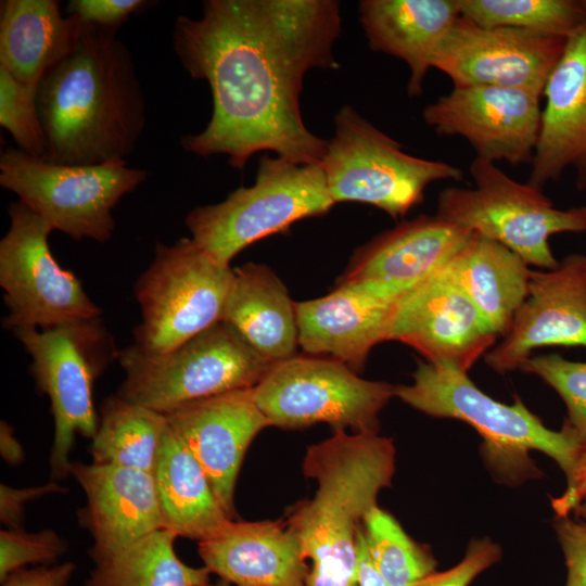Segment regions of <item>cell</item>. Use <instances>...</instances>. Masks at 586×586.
Segmentation results:
<instances>
[{
    "label": "cell",
    "mask_w": 586,
    "mask_h": 586,
    "mask_svg": "<svg viewBox=\"0 0 586 586\" xmlns=\"http://www.w3.org/2000/svg\"><path fill=\"white\" fill-rule=\"evenodd\" d=\"M341 29L334 0H206L199 18L179 15L175 53L192 78L207 81L213 99L209 122L181 138L183 150L227 155L240 170L262 151L321 164L328 140L307 129L300 99L307 72L339 67Z\"/></svg>",
    "instance_id": "cell-1"
},
{
    "label": "cell",
    "mask_w": 586,
    "mask_h": 586,
    "mask_svg": "<svg viewBox=\"0 0 586 586\" xmlns=\"http://www.w3.org/2000/svg\"><path fill=\"white\" fill-rule=\"evenodd\" d=\"M37 106L49 162L126 163L145 126V99L116 30L88 26L41 79Z\"/></svg>",
    "instance_id": "cell-2"
},
{
    "label": "cell",
    "mask_w": 586,
    "mask_h": 586,
    "mask_svg": "<svg viewBox=\"0 0 586 586\" xmlns=\"http://www.w3.org/2000/svg\"><path fill=\"white\" fill-rule=\"evenodd\" d=\"M303 472L317 482L313 498L286 512L309 560L306 586L358 585V532L395 472V447L379 433L333 431L306 450Z\"/></svg>",
    "instance_id": "cell-3"
},
{
    "label": "cell",
    "mask_w": 586,
    "mask_h": 586,
    "mask_svg": "<svg viewBox=\"0 0 586 586\" xmlns=\"http://www.w3.org/2000/svg\"><path fill=\"white\" fill-rule=\"evenodd\" d=\"M411 384L395 386V396L429 416L453 418L472 425L484 438L485 455L500 473L530 474L528 453L552 458L566 476L576 472L582 444L566 428L553 431L532 413L521 399L512 405L495 400L479 390L466 372L419 361Z\"/></svg>",
    "instance_id": "cell-4"
},
{
    "label": "cell",
    "mask_w": 586,
    "mask_h": 586,
    "mask_svg": "<svg viewBox=\"0 0 586 586\" xmlns=\"http://www.w3.org/2000/svg\"><path fill=\"white\" fill-rule=\"evenodd\" d=\"M125 378L117 396L167 415L194 400L252 388L272 364L220 321L164 354H145L133 344L119 351Z\"/></svg>",
    "instance_id": "cell-5"
},
{
    "label": "cell",
    "mask_w": 586,
    "mask_h": 586,
    "mask_svg": "<svg viewBox=\"0 0 586 586\" xmlns=\"http://www.w3.org/2000/svg\"><path fill=\"white\" fill-rule=\"evenodd\" d=\"M334 204L321 164L264 155L251 187L238 188L220 203L195 207L184 222L200 247L230 265L250 244L300 219L323 215Z\"/></svg>",
    "instance_id": "cell-6"
},
{
    "label": "cell",
    "mask_w": 586,
    "mask_h": 586,
    "mask_svg": "<svg viewBox=\"0 0 586 586\" xmlns=\"http://www.w3.org/2000/svg\"><path fill=\"white\" fill-rule=\"evenodd\" d=\"M321 166L334 203L369 204L395 219L422 202L430 183L463 178L457 166L404 152L349 105L334 116V136Z\"/></svg>",
    "instance_id": "cell-7"
},
{
    "label": "cell",
    "mask_w": 586,
    "mask_h": 586,
    "mask_svg": "<svg viewBox=\"0 0 586 586\" xmlns=\"http://www.w3.org/2000/svg\"><path fill=\"white\" fill-rule=\"evenodd\" d=\"M474 188L450 187L438 195L436 215L494 240L530 266L553 269L549 238L586 232V206L556 208L543 191L520 183L493 162L475 157L470 165Z\"/></svg>",
    "instance_id": "cell-8"
},
{
    "label": "cell",
    "mask_w": 586,
    "mask_h": 586,
    "mask_svg": "<svg viewBox=\"0 0 586 586\" xmlns=\"http://www.w3.org/2000/svg\"><path fill=\"white\" fill-rule=\"evenodd\" d=\"M233 280L230 265L192 239L157 243L151 266L135 285L141 322L133 345L145 354H164L220 322Z\"/></svg>",
    "instance_id": "cell-9"
},
{
    "label": "cell",
    "mask_w": 586,
    "mask_h": 586,
    "mask_svg": "<svg viewBox=\"0 0 586 586\" xmlns=\"http://www.w3.org/2000/svg\"><path fill=\"white\" fill-rule=\"evenodd\" d=\"M13 332L31 357L39 390L50 399L54 420L51 477L64 480L71 475L69 453L76 435L93 438L97 433L93 384L119 351L100 318Z\"/></svg>",
    "instance_id": "cell-10"
},
{
    "label": "cell",
    "mask_w": 586,
    "mask_h": 586,
    "mask_svg": "<svg viewBox=\"0 0 586 586\" xmlns=\"http://www.w3.org/2000/svg\"><path fill=\"white\" fill-rule=\"evenodd\" d=\"M146 177L145 170L126 163L63 165L17 148L0 155V184L53 230L77 241H110L115 230L113 208Z\"/></svg>",
    "instance_id": "cell-11"
},
{
    "label": "cell",
    "mask_w": 586,
    "mask_h": 586,
    "mask_svg": "<svg viewBox=\"0 0 586 586\" xmlns=\"http://www.w3.org/2000/svg\"><path fill=\"white\" fill-rule=\"evenodd\" d=\"M395 386L362 379L330 358L294 356L271 366L253 387V397L280 429L327 423L333 431L379 433V413Z\"/></svg>",
    "instance_id": "cell-12"
},
{
    "label": "cell",
    "mask_w": 586,
    "mask_h": 586,
    "mask_svg": "<svg viewBox=\"0 0 586 586\" xmlns=\"http://www.w3.org/2000/svg\"><path fill=\"white\" fill-rule=\"evenodd\" d=\"M10 227L0 241V285L9 308L3 326L48 330L101 317L76 276L49 246L52 227L23 202L11 203Z\"/></svg>",
    "instance_id": "cell-13"
},
{
    "label": "cell",
    "mask_w": 586,
    "mask_h": 586,
    "mask_svg": "<svg viewBox=\"0 0 586 586\" xmlns=\"http://www.w3.org/2000/svg\"><path fill=\"white\" fill-rule=\"evenodd\" d=\"M540 97L523 89L461 86L422 112L440 136L466 139L476 157L532 164L542 125Z\"/></svg>",
    "instance_id": "cell-14"
},
{
    "label": "cell",
    "mask_w": 586,
    "mask_h": 586,
    "mask_svg": "<svg viewBox=\"0 0 586 586\" xmlns=\"http://www.w3.org/2000/svg\"><path fill=\"white\" fill-rule=\"evenodd\" d=\"M566 39L513 27H483L460 16L433 67L454 87L495 86L543 95Z\"/></svg>",
    "instance_id": "cell-15"
},
{
    "label": "cell",
    "mask_w": 586,
    "mask_h": 586,
    "mask_svg": "<svg viewBox=\"0 0 586 586\" xmlns=\"http://www.w3.org/2000/svg\"><path fill=\"white\" fill-rule=\"evenodd\" d=\"M497 337L444 266L400 300L388 335L425 361L466 373Z\"/></svg>",
    "instance_id": "cell-16"
},
{
    "label": "cell",
    "mask_w": 586,
    "mask_h": 586,
    "mask_svg": "<svg viewBox=\"0 0 586 586\" xmlns=\"http://www.w3.org/2000/svg\"><path fill=\"white\" fill-rule=\"evenodd\" d=\"M545 346H586V255L571 254L553 269L531 270L527 295L504 340L485 362L505 373Z\"/></svg>",
    "instance_id": "cell-17"
},
{
    "label": "cell",
    "mask_w": 586,
    "mask_h": 586,
    "mask_svg": "<svg viewBox=\"0 0 586 586\" xmlns=\"http://www.w3.org/2000/svg\"><path fill=\"white\" fill-rule=\"evenodd\" d=\"M168 426L203 468L213 493L233 520L234 487L245 453L269 421L257 407L253 387L186 404L166 415Z\"/></svg>",
    "instance_id": "cell-18"
},
{
    "label": "cell",
    "mask_w": 586,
    "mask_h": 586,
    "mask_svg": "<svg viewBox=\"0 0 586 586\" xmlns=\"http://www.w3.org/2000/svg\"><path fill=\"white\" fill-rule=\"evenodd\" d=\"M472 233L437 215L404 221L357 249L337 284L361 282L402 300L445 266Z\"/></svg>",
    "instance_id": "cell-19"
},
{
    "label": "cell",
    "mask_w": 586,
    "mask_h": 586,
    "mask_svg": "<svg viewBox=\"0 0 586 586\" xmlns=\"http://www.w3.org/2000/svg\"><path fill=\"white\" fill-rule=\"evenodd\" d=\"M69 473L87 497L78 519L93 539L94 563L164 528L153 473L93 462H72Z\"/></svg>",
    "instance_id": "cell-20"
},
{
    "label": "cell",
    "mask_w": 586,
    "mask_h": 586,
    "mask_svg": "<svg viewBox=\"0 0 586 586\" xmlns=\"http://www.w3.org/2000/svg\"><path fill=\"white\" fill-rule=\"evenodd\" d=\"M400 300L379 296L360 284H337L329 294L295 302L298 345L315 357L360 372L370 351L388 341Z\"/></svg>",
    "instance_id": "cell-21"
},
{
    "label": "cell",
    "mask_w": 586,
    "mask_h": 586,
    "mask_svg": "<svg viewBox=\"0 0 586 586\" xmlns=\"http://www.w3.org/2000/svg\"><path fill=\"white\" fill-rule=\"evenodd\" d=\"M543 95L542 125L527 183L543 189L568 168L586 189V21L565 42Z\"/></svg>",
    "instance_id": "cell-22"
},
{
    "label": "cell",
    "mask_w": 586,
    "mask_h": 586,
    "mask_svg": "<svg viewBox=\"0 0 586 586\" xmlns=\"http://www.w3.org/2000/svg\"><path fill=\"white\" fill-rule=\"evenodd\" d=\"M204 566L234 586H306L309 565L282 520H228L198 542Z\"/></svg>",
    "instance_id": "cell-23"
},
{
    "label": "cell",
    "mask_w": 586,
    "mask_h": 586,
    "mask_svg": "<svg viewBox=\"0 0 586 586\" xmlns=\"http://www.w3.org/2000/svg\"><path fill=\"white\" fill-rule=\"evenodd\" d=\"M359 21L369 48L404 61L409 97L423 82L450 29L460 17L457 0H362Z\"/></svg>",
    "instance_id": "cell-24"
},
{
    "label": "cell",
    "mask_w": 586,
    "mask_h": 586,
    "mask_svg": "<svg viewBox=\"0 0 586 586\" xmlns=\"http://www.w3.org/2000/svg\"><path fill=\"white\" fill-rule=\"evenodd\" d=\"M0 67L39 86L77 44L89 25L62 15L55 0H4L0 11Z\"/></svg>",
    "instance_id": "cell-25"
},
{
    "label": "cell",
    "mask_w": 586,
    "mask_h": 586,
    "mask_svg": "<svg viewBox=\"0 0 586 586\" xmlns=\"http://www.w3.org/2000/svg\"><path fill=\"white\" fill-rule=\"evenodd\" d=\"M221 321L272 365L295 356L298 345L295 302L266 265L247 263L234 269Z\"/></svg>",
    "instance_id": "cell-26"
},
{
    "label": "cell",
    "mask_w": 586,
    "mask_h": 586,
    "mask_svg": "<svg viewBox=\"0 0 586 586\" xmlns=\"http://www.w3.org/2000/svg\"><path fill=\"white\" fill-rule=\"evenodd\" d=\"M488 326L505 336L527 295L531 270L505 245L473 232L444 266Z\"/></svg>",
    "instance_id": "cell-27"
},
{
    "label": "cell",
    "mask_w": 586,
    "mask_h": 586,
    "mask_svg": "<svg viewBox=\"0 0 586 586\" xmlns=\"http://www.w3.org/2000/svg\"><path fill=\"white\" fill-rule=\"evenodd\" d=\"M164 528L204 539L230 519L192 453L168 426L153 472Z\"/></svg>",
    "instance_id": "cell-28"
},
{
    "label": "cell",
    "mask_w": 586,
    "mask_h": 586,
    "mask_svg": "<svg viewBox=\"0 0 586 586\" xmlns=\"http://www.w3.org/2000/svg\"><path fill=\"white\" fill-rule=\"evenodd\" d=\"M170 530H157L97 562L84 586H207L211 572L177 556Z\"/></svg>",
    "instance_id": "cell-29"
},
{
    "label": "cell",
    "mask_w": 586,
    "mask_h": 586,
    "mask_svg": "<svg viewBox=\"0 0 586 586\" xmlns=\"http://www.w3.org/2000/svg\"><path fill=\"white\" fill-rule=\"evenodd\" d=\"M168 429L166 415L117 395L104 399L90 453L93 463L153 473Z\"/></svg>",
    "instance_id": "cell-30"
},
{
    "label": "cell",
    "mask_w": 586,
    "mask_h": 586,
    "mask_svg": "<svg viewBox=\"0 0 586 586\" xmlns=\"http://www.w3.org/2000/svg\"><path fill=\"white\" fill-rule=\"evenodd\" d=\"M460 16L483 27H513L569 38L586 21V0H457Z\"/></svg>",
    "instance_id": "cell-31"
},
{
    "label": "cell",
    "mask_w": 586,
    "mask_h": 586,
    "mask_svg": "<svg viewBox=\"0 0 586 586\" xmlns=\"http://www.w3.org/2000/svg\"><path fill=\"white\" fill-rule=\"evenodd\" d=\"M362 535L373 566L391 586H415L435 572L434 557L380 507L365 515Z\"/></svg>",
    "instance_id": "cell-32"
},
{
    "label": "cell",
    "mask_w": 586,
    "mask_h": 586,
    "mask_svg": "<svg viewBox=\"0 0 586 586\" xmlns=\"http://www.w3.org/2000/svg\"><path fill=\"white\" fill-rule=\"evenodd\" d=\"M38 86L16 80L0 67V125L13 137L17 149L46 158L47 139L37 106Z\"/></svg>",
    "instance_id": "cell-33"
},
{
    "label": "cell",
    "mask_w": 586,
    "mask_h": 586,
    "mask_svg": "<svg viewBox=\"0 0 586 586\" xmlns=\"http://www.w3.org/2000/svg\"><path fill=\"white\" fill-rule=\"evenodd\" d=\"M519 369L538 375L558 392L569 413L564 428L586 445V362L551 354L530 357Z\"/></svg>",
    "instance_id": "cell-34"
},
{
    "label": "cell",
    "mask_w": 586,
    "mask_h": 586,
    "mask_svg": "<svg viewBox=\"0 0 586 586\" xmlns=\"http://www.w3.org/2000/svg\"><path fill=\"white\" fill-rule=\"evenodd\" d=\"M68 545L50 528L27 533L23 528L0 532V582L27 564L50 563L63 556Z\"/></svg>",
    "instance_id": "cell-35"
},
{
    "label": "cell",
    "mask_w": 586,
    "mask_h": 586,
    "mask_svg": "<svg viewBox=\"0 0 586 586\" xmlns=\"http://www.w3.org/2000/svg\"><path fill=\"white\" fill-rule=\"evenodd\" d=\"M500 557V547L491 539H473L456 565L443 572H434L415 586H469Z\"/></svg>",
    "instance_id": "cell-36"
},
{
    "label": "cell",
    "mask_w": 586,
    "mask_h": 586,
    "mask_svg": "<svg viewBox=\"0 0 586 586\" xmlns=\"http://www.w3.org/2000/svg\"><path fill=\"white\" fill-rule=\"evenodd\" d=\"M150 3L143 0H72L67 4L68 15L78 17L84 24L101 29L117 30L130 15Z\"/></svg>",
    "instance_id": "cell-37"
},
{
    "label": "cell",
    "mask_w": 586,
    "mask_h": 586,
    "mask_svg": "<svg viewBox=\"0 0 586 586\" xmlns=\"http://www.w3.org/2000/svg\"><path fill=\"white\" fill-rule=\"evenodd\" d=\"M556 532L568 570L565 586H586V521L559 517Z\"/></svg>",
    "instance_id": "cell-38"
},
{
    "label": "cell",
    "mask_w": 586,
    "mask_h": 586,
    "mask_svg": "<svg viewBox=\"0 0 586 586\" xmlns=\"http://www.w3.org/2000/svg\"><path fill=\"white\" fill-rule=\"evenodd\" d=\"M68 489L49 482L40 486L15 488L0 485V520L9 528H23L25 506L28 501L49 494H66Z\"/></svg>",
    "instance_id": "cell-39"
},
{
    "label": "cell",
    "mask_w": 586,
    "mask_h": 586,
    "mask_svg": "<svg viewBox=\"0 0 586 586\" xmlns=\"http://www.w3.org/2000/svg\"><path fill=\"white\" fill-rule=\"evenodd\" d=\"M76 571V564L67 561L51 566L20 569L10 573L1 586H67Z\"/></svg>",
    "instance_id": "cell-40"
},
{
    "label": "cell",
    "mask_w": 586,
    "mask_h": 586,
    "mask_svg": "<svg viewBox=\"0 0 586 586\" xmlns=\"http://www.w3.org/2000/svg\"><path fill=\"white\" fill-rule=\"evenodd\" d=\"M586 496V445L579 455L573 481L564 493L552 500V507L558 517H566L571 510Z\"/></svg>",
    "instance_id": "cell-41"
},
{
    "label": "cell",
    "mask_w": 586,
    "mask_h": 586,
    "mask_svg": "<svg viewBox=\"0 0 586 586\" xmlns=\"http://www.w3.org/2000/svg\"><path fill=\"white\" fill-rule=\"evenodd\" d=\"M358 585L359 586H391L373 566L368 553L362 527L358 532Z\"/></svg>",
    "instance_id": "cell-42"
},
{
    "label": "cell",
    "mask_w": 586,
    "mask_h": 586,
    "mask_svg": "<svg viewBox=\"0 0 586 586\" xmlns=\"http://www.w3.org/2000/svg\"><path fill=\"white\" fill-rule=\"evenodd\" d=\"M0 454L10 466H17L25 459L23 446L15 437L13 428L7 421L0 423Z\"/></svg>",
    "instance_id": "cell-43"
},
{
    "label": "cell",
    "mask_w": 586,
    "mask_h": 586,
    "mask_svg": "<svg viewBox=\"0 0 586 586\" xmlns=\"http://www.w3.org/2000/svg\"><path fill=\"white\" fill-rule=\"evenodd\" d=\"M575 513L578 518L586 521V496L581 500V502L574 508Z\"/></svg>",
    "instance_id": "cell-44"
},
{
    "label": "cell",
    "mask_w": 586,
    "mask_h": 586,
    "mask_svg": "<svg viewBox=\"0 0 586 586\" xmlns=\"http://www.w3.org/2000/svg\"><path fill=\"white\" fill-rule=\"evenodd\" d=\"M207 586H231V584L227 583L226 581L219 579L217 583H209Z\"/></svg>",
    "instance_id": "cell-45"
}]
</instances>
